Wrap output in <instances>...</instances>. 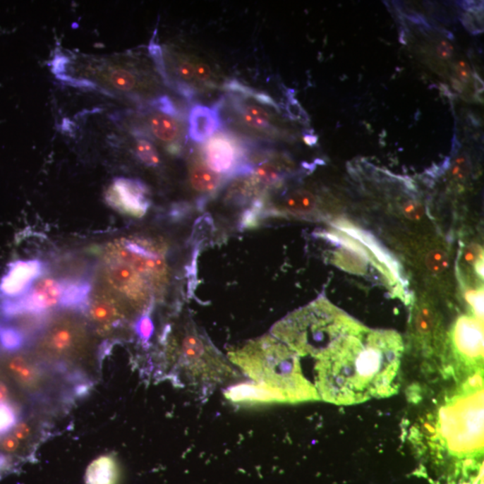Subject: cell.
<instances>
[{"label": "cell", "mask_w": 484, "mask_h": 484, "mask_svg": "<svg viewBox=\"0 0 484 484\" xmlns=\"http://www.w3.org/2000/svg\"><path fill=\"white\" fill-rule=\"evenodd\" d=\"M402 353V337L396 331L371 330L357 323L317 358V392L337 404L387 396Z\"/></svg>", "instance_id": "6da1fadb"}, {"label": "cell", "mask_w": 484, "mask_h": 484, "mask_svg": "<svg viewBox=\"0 0 484 484\" xmlns=\"http://www.w3.org/2000/svg\"><path fill=\"white\" fill-rule=\"evenodd\" d=\"M289 114L293 116L294 118L296 119H303V114L305 115L304 111H303V109H301V106L296 101L290 102Z\"/></svg>", "instance_id": "d590c367"}, {"label": "cell", "mask_w": 484, "mask_h": 484, "mask_svg": "<svg viewBox=\"0 0 484 484\" xmlns=\"http://www.w3.org/2000/svg\"><path fill=\"white\" fill-rule=\"evenodd\" d=\"M466 300L469 301V303L472 304L473 307H476L477 310L479 311V313H480V311H483V287L478 288V289H473V288H468V289L466 290Z\"/></svg>", "instance_id": "f1b7e54d"}, {"label": "cell", "mask_w": 484, "mask_h": 484, "mask_svg": "<svg viewBox=\"0 0 484 484\" xmlns=\"http://www.w3.org/2000/svg\"><path fill=\"white\" fill-rule=\"evenodd\" d=\"M134 332L143 344L150 342L155 333V324L150 313L139 315L134 322Z\"/></svg>", "instance_id": "cb8c5ba5"}, {"label": "cell", "mask_w": 484, "mask_h": 484, "mask_svg": "<svg viewBox=\"0 0 484 484\" xmlns=\"http://www.w3.org/2000/svg\"><path fill=\"white\" fill-rule=\"evenodd\" d=\"M165 365L168 377L201 399H207L218 387L241 377L230 361L191 320L169 343Z\"/></svg>", "instance_id": "3957f363"}, {"label": "cell", "mask_w": 484, "mask_h": 484, "mask_svg": "<svg viewBox=\"0 0 484 484\" xmlns=\"http://www.w3.org/2000/svg\"><path fill=\"white\" fill-rule=\"evenodd\" d=\"M11 374L20 387L28 391H37L44 382V369L40 363L23 354L12 356L6 363Z\"/></svg>", "instance_id": "2e32d148"}, {"label": "cell", "mask_w": 484, "mask_h": 484, "mask_svg": "<svg viewBox=\"0 0 484 484\" xmlns=\"http://www.w3.org/2000/svg\"><path fill=\"white\" fill-rule=\"evenodd\" d=\"M250 147L233 132L219 131L205 142L201 155L207 167L224 178L244 177L254 167Z\"/></svg>", "instance_id": "ba28073f"}, {"label": "cell", "mask_w": 484, "mask_h": 484, "mask_svg": "<svg viewBox=\"0 0 484 484\" xmlns=\"http://www.w3.org/2000/svg\"><path fill=\"white\" fill-rule=\"evenodd\" d=\"M149 107L155 111L162 112L171 117L181 119V111L174 101L167 95H159L151 99L148 102Z\"/></svg>", "instance_id": "484cf974"}, {"label": "cell", "mask_w": 484, "mask_h": 484, "mask_svg": "<svg viewBox=\"0 0 484 484\" xmlns=\"http://www.w3.org/2000/svg\"><path fill=\"white\" fill-rule=\"evenodd\" d=\"M22 442H20L12 433L8 434V436L3 439L1 442V449L6 454H14L18 452Z\"/></svg>", "instance_id": "4dcf8cb0"}, {"label": "cell", "mask_w": 484, "mask_h": 484, "mask_svg": "<svg viewBox=\"0 0 484 484\" xmlns=\"http://www.w3.org/2000/svg\"><path fill=\"white\" fill-rule=\"evenodd\" d=\"M47 266L40 260H19L9 265L0 279V301L24 296L40 278L44 276Z\"/></svg>", "instance_id": "5bb4252c"}, {"label": "cell", "mask_w": 484, "mask_h": 484, "mask_svg": "<svg viewBox=\"0 0 484 484\" xmlns=\"http://www.w3.org/2000/svg\"><path fill=\"white\" fill-rule=\"evenodd\" d=\"M28 341V338L18 328L0 320V346L3 349L16 353L23 349Z\"/></svg>", "instance_id": "44dd1931"}, {"label": "cell", "mask_w": 484, "mask_h": 484, "mask_svg": "<svg viewBox=\"0 0 484 484\" xmlns=\"http://www.w3.org/2000/svg\"><path fill=\"white\" fill-rule=\"evenodd\" d=\"M224 394L227 399L236 403L281 402L279 397L276 394L255 382L235 385L225 390Z\"/></svg>", "instance_id": "ffe728a7"}, {"label": "cell", "mask_w": 484, "mask_h": 484, "mask_svg": "<svg viewBox=\"0 0 484 484\" xmlns=\"http://www.w3.org/2000/svg\"><path fill=\"white\" fill-rule=\"evenodd\" d=\"M164 52V49H162ZM167 58L164 56V64L171 68H165L161 76H164L165 71L171 69L172 74L169 78L167 85L177 91L182 85H188L197 90L195 85L204 86V87L214 88L217 85V76L203 61L198 59L181 54V53L167 52Z\"/></svg>", "instance_id": "7c38bea8"}, {"label": "cell", "mask_w": 484, "mask_h": 484, "mask_svg": "<svg viewBox=\"0 0 484 484\" xmlns=\"http://www.w3.org/2000/svg\"><path fill=\"white\" fill-rule=\"evenodd\" d=\"M437 53L442 59H449L453 54V46L446 41L440 42L437 47Z\"/></svg>", "instance_id": "1f68e13d"}, {"label": "cell", "mask_w": 484, "mask_h": 484, "mask_svg": "<svg viewBox=\"0 0 484 484\" xmlns=\"http://www.w3.org/2000/svg\"><path fill=\"white\" fill-rule=\"evenodd\" d=\"M228 360L253 382L276 394L281 402L320 399L301 373L299 356L272 334L229 351Z\"/></svg>", "instance_id": "7a4b0ae2"}, {"label": "cell", "mask_w": 484, "mask_h": 484, "mask_svg": "<svg viewBox=\"0 0 484 484\" xmlns=\"http://www.w3.org/2000/svg\"><path fill=\"white\" fill-rule=\"evenodd\" d=\"M356 324L325 298H320L274 325L271 334L298 356L317 359Z\"/></svg>", "instance_id": "5b68a950"}, {"label": "cell", "mask_w": 484, "mask_h": 484, "mask_svg": "<svg viewBox=\"0 0 484 484\" xmlns=\"http://www.w3.org/2000/svg\"><path fill=\"white\" fill-rule=\"evenodd\" d=\"M42 333L40 349L49 359L55 360V369L63 373L62 358L75 356L85 346L84 326L74 318H59L49 321Z\"/></svg>", "instance_id": "30bf717a"}, {"label": "cell", "mask_w": 484, "mask_h": 484, "mask_svg": "<svg viewBox=\"0 0 484 484\" xmlns=\"http://www.w3.org/2000/svg\"><path fill=\"white\" fill-rule=\"evenodd\" d=\"M12 434L16 439L23 442L28 440L32 435V428L28 423L19 422L12 430Z\"/></svg>", "instance_id": "f546056e"}, {"label": "cell", "mask_w": 484, "mask_h": 484, "mask_svg": "<svg viewBox=\"0 0 484 484\" xmlns=\"http://www.w3.org/2000/svg\"><path fill=\"white\" fill-rule=\"evenodd\" d=\"M10 389L4 381L0 380V404L10 403Z\"/></svg>", "instance_id": "e575fe53"}, {"label": "cell", "mask_w": 484, "mask_h": 484, "mask_svg": "<svg viewBox=\"0 0 484 484\" xmlns=\"http://www.w3.org/2000/svg\"><path fill=\"white\" fill-rule=\"evenodd\" d=\"M188 179L193 190L205 195L217 193L227 180L207 167L201 152L192 155L188 160Z\"/></svg>", "instance_id": "e0dca14e"}, {"label": "cell", "mask_w": 484, "mask_h": 484, "mask_svg": "<svg viewBox=\"0 0 484 484\" xmlns=\"http://www.w3.org/2000/svg\"><path fill=\"white\" fill-rule=\"evenodd\" d=\"M19 411L11 403L0 404V436L8 433L19 423Z\"/></svg>", "instance_id": "603a6c76"}, {"label": "cell", "mask_w": 484, "mask_h": 484, "mask_svg": "<svg viewBox=\"0 0 484 484\" xmlns=\"http://www.w3.org/2000/svg\"><path fill=\"white\" fill-rule=\"evenodd\" d=\"M135 155L139 161L148 167H158L161 164L160 155H159L157 148L152 144L151 141L138 135L135 148Z\"/></svg>", "instance_id": "7402d4cb"}, {"label": "cell", "mask_w": 484, "mask_h": 484, "mask_svg": "<svg viewBox=\"0 0 484 484\" xmlns=\"http://www.w3.org/2000/svg\"><path fill=\"white\" fill-rule=\"evenodd\" d=\"M401 211L404 217L412 221L422 220L425 214L423 205L416 200L404 202L401 205Z\"/></svg>", "instance_id": "4316f807"}, {"label": "cell", "mask_w": 484, "mask_h": 484, "mask_svg": "<svg viewBox=\"0 0 484 484\" xmlns=\"http://www.w3.org/2000/svg\"><path fill=\"white\" fill-rule=\"evenodd\" d=\"M69 278H40L24 296L0 301V316L19 314H46L56 308L62 309Z\"/></svg>", "instance_id": "9c48e42d"}, {"label": "cell", "mask_w": 484, "mask_h": 484, "mask_svg": "<svg viewBox=\"0 0 484 484\" xmlns=\"http://www.w3.org/2000/svg\"><path fill=\"white\" fill-rule=\"evenodd\" d=\"M470 171L469 162L466 157H461L455 162L452 168L453 177L456 180H465Z\"/></svg>", "instance_id": "83f0119b"}, {"label": "cell", "mask_w": 484, "mask_h": 484, "mask_svg": "<svg viewBox=\"0 0 484 484\" xmlns=\"http://www.w3.org/2000/svg\"><path fill=\"white\" fill-rule=\"evenodd\" d=\"M105 287L138 314L150 313L158 299L149 282L123 261L104 257Z\"/></svg>", "instance_id": "52a82bcc"}, {"label": "cell", "mask_w": 484, "mask_h": 484, "mask_svg": "<svg viewBox=\"0 0 484 484\" xmlns=\"http://www.w3.org/2000/svg\"><path fill=\"white\" fill-rule=\"evenodd\" d=\"M145 118L149 132L158 140L170 144L171 152H177L174 147H178L182 135L181 119L152 109L145 112Z\"/></svg>", "instance_id": "ac0fdd59"}, {"label": "cell", "mask_w": 484, "mask_h": 484, "mask_svg": "<svg viewBox=\"0 0 484 484\" xmlns=\"http://www.w3.org/2000/svg\"><path fill=\"white\" fill-rule=\"evenodd\" d=\"M221 101L212 107L195 104L188 114V135L195 143H203L217 134L222 127Z\"/></svg>", "instance_id": "9a60e30c"}, {"label": "cell", "mask_w": 484, "mask_h": 484, "mask_svg": "<svg viewBox=\"0 0 484 484\" xmlns=\"http://www.w3.org/2000/svg\"><path fill=\"white\" fill-rule=\"evenodd\" d=\"M105 201L119 213L142 218L150 208V191L138 179L117 178L106 190Z\"/></svg>", "instance_id": "8fae6325"}, {"label": "cell", "mask_w": 484, "mask_h": 484, "mask_svg": "<svg viewBox=\"0 0 484 484\" xmlns=\"http://www.w3.org/2000/svg\"><path fill=\"white\" fill-rule=\"evenodd\" d=\"M53 71L59 80L75 87L91 89L109 95L140 98L152 83L147 75L121 57L56 55Z\"/></svg>", "instance_id": "277c9868"}, {"label": "cell", "mask_w": 484, "mask_h": 484, "mask_svg": "<svg viewBox=\"0 0 484 484\" xmlns=\"http://www.w3.org/2000/svg\"><path fill=\"white\" fill-rule=\"evenodd\" d=\"M121 469L114 453L104 454L92 460L85 471V484H119Z\"/></svg>", "instance_id": "d6986e66"}, {"label": "cell", "mask_w": 484, "mask_h": 484, "mask_svg": "<svg viewBox=\"0 0 484 484\" xmlns=\"http://www.w3.org/2000/svg\"><path fill=\"white\" fill-rule=\"evenodd\" d=\"M457 75L463 81H468L470 78V69L466 63L460 62L456 67Z\"/></svg>", "instance_id": "d6a6232c"}, {"label": "cell", "mask_w": 484, "mask_h": 484, "mask_svg": "<svg viewBox=\"0 0 484 484\" xmlns=\"http://www.w3.org/2000/svg\"><path fill=\"white\" fill-rule=\"evenodd\" d=\"M425 265L432 273L442 274L449 266V258L445 251L440 248L430 250L425 258Z\"/></svg>", "instance_id": "d4e9b609"}, {"label": "cell", "mask_w": 484, "mask_h": 484, "mask_svg": "<svg viewBox=\"0 0 484 484\" xmlns=\"http://www.w3.org/2000/svg\"><path fill=\"white\" fill-rule=\"evenodd\" d=\"M104 257L125 262L152 285L159 298L170 279L167 247L162 241L145 237L121 238L105 247Z\"/></svg>", "instance_id": "8992f818"}, {"label": "cell", "mask_w": 484, "mask_h": 484, "mask_svg": "<svg viewBox=\"0 0 484 484\" xmlns=\"http://www.w3.org/2000/svg\"><path fill=\"white\" fill-rule=\"evenodd\" d=\"M11 466L10 457L6 455H0V479L4 476L5 473H8V468Z\"/></svg>", "instance_id": "836d02e7"}, {"label": "cell", "mask_w": 484, "mask_h": 484, "mask_svg": "<svg viewBox=\"0 0 484 484\" xmlns=\"http://www.w3.org/2000/svg\"><path fill=\"white\" fill-rule=\"evenodd\" d=\"M89 317L97 327V333L107 336L127 322L129 309L117 295L105 286L91 294L87 310Z\"/></svg>", "instance_id": "4fadbf2b"}]
</instances>
